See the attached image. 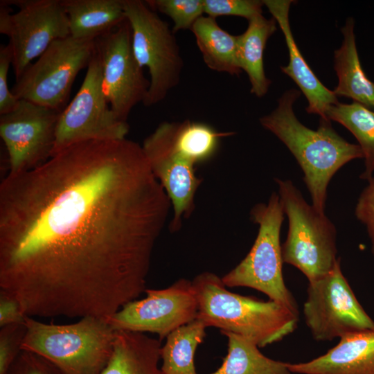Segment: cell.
Wrapping results in <instances>:
<instances>
[{
  "label": "cell",
  "mask_w": 374,
  "mask_h": 374,
  "mask_svg": "<svg viewBox=\"0 0 374 374\" xmlns=\"http://www.w3.org/2000/svg\"><path fill=\"white\" fill-rule=\"evenodd\" d=\"M172 206L142 146L72 144L0 185V289L30 317L106 319L145 292Z\"/></svg>",
  "instance_id": "obj_1"
},
{
  "label": "cell",
  "mask_w": 374,
  "mask_h": 374,
  "mask_svg": "<svg viewBox=\"0 0 374 374\" xmlns=\"http://www.w3.org/2000/svg\"><path fill=\"white\" fill-rule=\"evenodd\" d=\"M300 91L291 89L278 100L277 107L259 119L260 125L282 141L303 172V181L312 206L325 213L328 184L349 161L363 158L359 145L348 142L332 128L330 121L320 118L317 130L302 124L294 112Z\"/></svg>",
  "instance_id": "obj_2"
},
{
  "label": "cell",
  "mask_w": 374,
  "mask_h": 374,
  "mask_svg": "<svg viewBox=\"0 0 374 374\" xmlns=\"http://www.w3.org/2000/svg\"><path fill=\"white\" fill-rule=\"evenodd\" d=\"M192 283L198 303L197 319L206 327L237 334L259 348L281 341L297 327L299 315L286 307L231 292L215 274L201 273Z\"/></svg>",
  "instance_id": "obj_3"
},
{
  "label": "cell",
  "mask_w": 374,
  "mask_h": 374,
  "mask_svg": "<svg viewBox=\"0 0 374 374\" xmlns=\"http://www.w3.org/2000/svg\"><path fill=\"white\" fill-rule=\"evenodd\" d=\"M24 324L21 350L42 357L62 374H99L112 354L116 330L104 318L55 324L26 316Z\"/></svg>",
  "instance_id": "obj_4"
},
{
  "label": "cell",
  "mask_w": 374,
  "mask_h": 374,
  "mask_svg": "<svg viewBox=\"0 0 374 374\" xmlns=\"http://www.w3.org/2000/svg\"><path fill=\"white\" fill-rule=\"evenodd\" d=\"M284 213L289 222L281 244L283 262L299 269L308 281L332 271L338 260L337 230L325 213L309 204L290 180L275 179Z\"/></svg>",
  "instance_id": "obj_5"
},
{
  "label": "cell",
  "mask_w": 374,
  "mask_h": 374,
  "mask_svg": "<svg viewBox=\"0 0 374 374\" xmlns=\"http://www.w3.org/2000/svg\"><path fill=\"white\" fill-rule=\"evenodd\" d=\"M284 215L276 193L267 204L259 203L253 207L251 217L259 226L256 240L246 257L222 280L226 287H246L260 291L299 315L296 302L283 275L280 233Z\"/></svg>",
  "instance_id": "obj_6"
},
{
  "label": "cell",
  "mask_w": 374,
  "mask_h": 374,
  "mask_svg": "<svg viewBox=\"0 0 374 374\" xmlns=\"http://www.w3.org/2000/svg\"><path fill=\"white\" fill-rule=\"evenodd\" d=\"M125 12L134 55L149 71L150 84L143 104L150 107L164 100L179 84L184 60L175 33L145 1L125 0Z\"/></svg>",
  "instance_id": "obj_7"
},
{
  "label": "cell",
  "mask_w": 374,
  "mask_h": 374,
  "mask_svg": "<svg viewBox=\"0 0 374 374\" xmlns=\"http://www.w3.org/2000/svg\"><path fill=\"white\" fill-rule=\"evenodd\" d=\"M96 50L95 39H57L16 80L11 92L19 100L62 112L75 78L87 69Z\"/></svg>",
  "instance_id": "obj_8"
},
{
  "label": "cell",
  "mask_w": 374,
  "mask_h": 374,
  "mask_svg": "<svg viewBox=\"0 0 374 374\" xmlns=\"http://www.w3.org/2000/svg\"><path fill=\"white\" fill-rule=\"evenodd\" d=\"M0 33L9 38L16 80L53 42L70 36L62 0H1Z\"/></svg>",
  "instance_id": "obj_9"
},
{
  "label": "cell",
  "mask_w": 374,
  "mask_h": 374,
  "mask_svg": "<svg viewBox=\"0 0 374 374\" xmlns=\"http://www.w3.org/2000/svg\"><path fill=\"white\" fill-rule=\"evenodd\" d=\"M128 132L127 122L114 113L107 101L96 49L80 88L60 115L51 156L83 141L123 139Z\"/></svg>",
  "instance_id": "obj_10"
},
{
  "label": "cell",
  "mask_w": 374,
  "mask_h": 374,
  "mask_svg": "<svg viewBox=\"0 0 374 374\" xmlns=\"http://www.w3.org/2000/svg\"><path fill=\"white\" fill-rule=\"evenodd\" d=\"M303 317L313 338L331 341L366 330L374 321L357 301L340 266V259L326 276L308 281Z\"/></svg>",
  "instance_id": "obj_11"
},
{
  "label": "cell",
  "mask_w": 374,
  "mask_h": 374,
  "mask_svg": "<svg viewBox=\"0 0 374 374\" xmlns=\"http://www.w3.org/2000/svg\"><path fill=\"white\" fill-rule=\"evenodd\" d=\"M145 292V298L128 302L105 319L115 330L154 333L161 341L197 319L198 303L192 281L181 278L167 288Z\"/></svg>",
  "instance_id": "obj_12"
},
{
  "label": "cell",
  "mask_w": 374,
  "mask_h": 374,
  "mask_svg": "<svg viewBox=\"0 0 374 374\" xmlns=\"http://www.w3.org/2000/svg\"><path fill=\"white\" fill-rule=\"evenodd\" d=\"M95 42L107 101L114 113L127 121L133 107L145 100L150 84L134 55L128 20Z\"/></svg>",
  "instance_id": "obj_13"
},
{
  "label": "cell",
  "mask_w": 374,
  "mask_h": 374,
  "mask_svg": "<svg viewBox=\"0 0 374 374\" xmlns=\"http://www.w3.org/2000/svg\"><path fill=\"white\" fill-rule=\"evenodd\" d=\"M61 112L25 100L0 115V136L6 146L8 173L33 169L52 154Z\"/></svg>",
  "instance_id": "obj_14"
},
{
  "label": "cell",
  "mask_w": 374,
  "mask_h": 374,
  "mask_svg": "<svg viewBox=\"0 0 374 374\" xmlns=\"http://www.w3.org/2000/svg\"><path fill=\"white\" fill-rule=\"evenodd\" d=\"M152 173L159 181L173 208L170 230L178 231L182 219L194 209L195 194L202 182L195 165L184 158L173 143V122H163L141 145Z\"/></svg>",
  "instance_id": "obj_15"
},
{
  "label": "cell",
  "mask_w": 374,
  "mask_h": 374,
  "mask_svg": "<svg viewBox=\"0 0 374 374\" xmlns=\"http://www.w3.org/2000/svg\"><path fill=\"white\" fill-rule=\"evenodd\" d=\"M272 17L280 27L287 44L289 54L287 65L280 67L281 71L291 78L308 100L306 112L326 119V112L332 105L339 103L333 91L328 89L317 77L297 46L289 19L292 0H263Z\"/></svg>",
  "instance_id": "obj_16"
},
{
  "label": "cell",
  "mask_w": 374,
  "mask_h": 374,
  "mask_svg": "<svg viewBox=\"0 0 374 374\" xmlns=\"http://www.w3.org/2000/svg\"><path fill=\"white\" fill-rule=\"evenodd\" d=\"M288 368L295 374H374V330L344 336L324 355Z\"/></svg>",
  "instance_id": "obj_17"
},
{
  "label": "cell",
  "mask_w": 374,
  "mask_h": 374,
  "mask_svg": "<svg viewBox=\"0 0 374 374\" xmlns=\"http://www.w3.org/2000/svg\"><path fill=\"white\" fill-rule=\"evenodd\" d=\"M343 41L335 51L334 69L338 83L334 93L338 97L351 98L374 110V82L365 73L357 49L355 21L352 17L346 19L341 28Z\"/></svg>",
  "instance_id": "obj_18"
},
{
  "label": "cell",
  "mask_w": 374,
  "mask_h": 374,
  "mask_svg": "<svg viewBox=\"0 0 374 374\" xmlns=\"http://www.w3.org/2000/svg\"><path fill=\"white\" fill-rule=\"evenodd\" d=\"M161 340L143 332L116 330L111 357L99 374H163Z\"/></svg>",
  "instance_id": "obj_19"
},
{
  "label": "cell",
  "mask_w": 374,
  "mask_h": 374,
  "mask_svg": "<svg viewBox=\"0 0 374 374\" xmlns=\"http://www.w3.org/2000/svg\"><path fill=\"white\" fill-rule=\"evenodd\" d=\"M70 35L96 39L126 19L125 0H62Z\"/></svg>",
  "instance_id": "obj_20"
},
{
  "label": "cell",
  "mask_w": 374,
  "mask_h": 374,
  "mask_svg": "<svg viewBox=\"0 0 374 374\" xmlns=\"http://www.w3.org/2000/svg\"><path fill=\"white\" fill-rule=\"evenodd\" d=\"M276 24L273 17L267 19L260 15L249 20L246 30L238 35L239 64L247 74L250 92L258 98L267 93L271 83L265 75L263 56L268 39L277 29Z\"/></svg>",
  "instance_id": "obj_21"
},
{
  "label": "cell",
  "mask_w": 374,
  "mask_h": 374,
  "mask_svg": "<svg viewBox=\"0 0 374 374\" xmlns=\"http://www.w3.org/2000/svg\"><path fill=\"white\" fill-rule=\"evenodd\" d=\"M196 44L206 66L212 71L239 75L238 35L222 28L215 18L202 16L193 25Z\"/></svg>",
  "instance_id": "obj_22"
},
{
  "label": "cell",
  "mask_w": 374,
  "mask_h": 374,
  "mask_svg": "<svg viewBox=\"0 0 374 374\" xmlns=\"http://www.w3.org/2000/svg\"><path fill=\"white\" fill-rule=\"evenodd\" d=\"M228 339V352L222 364L209 374H292L287 362L264 355L258 346L244 337L221 332Z\"/></svg>",
  "instance_id": "obj_23"
},
{
  "label": "cell",
  "mask_w": 374,
  "mask_h": 374,
  "mask_svg": "<svg viewBox=\"0 0 374 374\" xmlns=\"http://www.w3.org/2000/svg\"><path fill=\"white\" fill-rule=\"evenodd\" d=\"M206 325L195 319L176 329L167 337L161 350L163 374H197L195 354L206 337Z\"/></svg>",
  "instance_id": "obj_24"
},
{
  "label": "cell",
  "mask_w": 374,
  "mask_h": 374,
  "mask_svg": "<svg viewBox=\"0 0 374 374\" xmlns=\"http://www.w3.org/2000/svg\"><path fill=\"white\" fill-rule=\"evenodd\" d=\"M326 118L339 123L355 137L364 159L360 178L368 181L374 172V110L355 102H339L330 107Z\"/></svg>",
  "instance_id": "obj_25"
},
{
  "label": "cell",
  "mask_w": 374,
  "mask_h": 374,
  "mask_svg": "<svg viewBox=\"0 0 374 374\" xmlns=\"http://www.w3.org/2000/svg\"><path fill=\"white\" fill-rule=\"evenodd\" d=\"M173 123L175 149L195 166L207 161L214 156L222 138L235 134L218 132L208 124L189 120Z\"/></svg>",
  "instance_id": "obj_26"
},
{
  "label": "cell",
  "mask_w": 374,
  "mask_h": 374,
  "mask_svg": "<svg viewBox=\"0 0 374 374\" xmlns=\"http://www.w3.org/2000/svg\"><path fill=\"white\" fill-rule=\"evenodd\" d=\"M148 6L156 12L170 17L175 33L181 30H190L195 22L203 15L204 0H146Z\"/></svg>",
  "instance_id": "obj_27"
},
{
  "label": "cell",
  "mask_w": 374,
  "mask_h": 374,
  "mask_svg": "<svg viewBox=\"0 0 374 374\" xmlns=\"http://www.w3.org/2000/svg\"><path fill=\"white\" fill-rule=\"evenodd\" d=\"M262 1L259 0H204V12L207 16H236L248 21L262 15Z\"/></svg>",
  "instance_id": "obj_28"
},
{
  "label": "cell",
  "mask_w": 374,
  "mask_h": 374,
  "mask_svg": "<svg viewBox=\"0 0 374 374\" xmlns=\"http://www.w3.org/2000/svg\"><path fill=\"white\" fill-rule=\"evenodd\" d=\"M25 333L24 322L1 328L0 374H8L13 363L21 351V344Z\"/></svg>",
  "instance_id": "obj_29"
},
{
  "label": "cell",
  "mask_w": 374,
  "mask_h": 374,
  "mask_svg": "<svg viewBox=\"0 0 374 374\" xmlns=\"http://www.w3.org/2000/svg\"><path fill=\"white\" fill-rule=\"evenodd\" d=\"M12 49L8 42L0 46V115L12 111L19 103V99L8 89V75L12 65Z\"/></svg>",
  "instance_id": "obj_30"
},
{
  "label": "cell",
  "mask_w": 374,
  "mask_h": 374,
  "mask_svg": "<svg viewBox=\"0 0 374 374\" xmlns=\"http://www.w3.org/2000/svg\"><path fill=\"white\" fill-rule=\"evenodd\" d=\"M8 374H62L53 364L33 353L21 350Z\"/></svg>",
  "instance_id": "obj_31"
},
{
  "label": "cell",
  "mask_w": 374,
  "mask_h": 374,
  "mask_svg": "<svg viewBox=\"0 0 374 374\" xmlns=\"http://www.w3.org/2000/svg\"><path fill=\"white\" fill-rule=\"evenodd\" d=\"M355 213L367 229L371 242V251L374 256V177L368 180V185L360 194Z\"/></svg>",
  "instance_id": "obj_32"
},
{
  "label": "cell",
  "mask_w": 374,
  "mask_h": 374,
  "mask_svg": "<svg viewBox=\"0 0 374 374\" xmlns=\"http://www.w3.org/2000/svg\"><path fill=\"white\" fill-rule=\"evenodd\" d=\"M26 316L19 300L0 289V328L24 323Z\"/></svg>",
  "instance_id": "obj_33"
}]
</instances>
